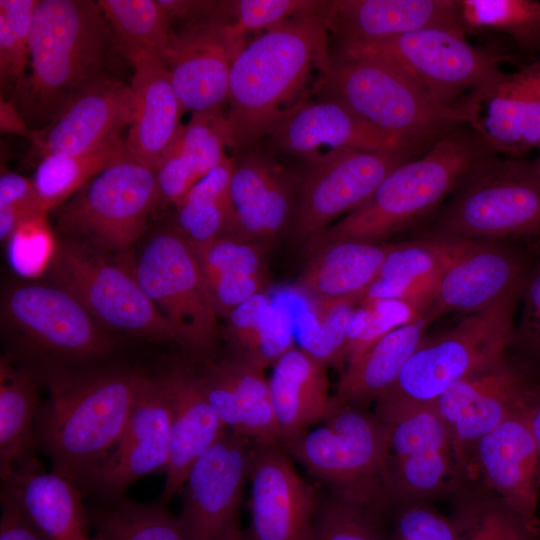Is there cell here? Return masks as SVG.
I'll list each match as a JSON object with an SVG mask.
<instances>
[{
	"instance_id": "6da1fadb",
	"label": "cell",
	"mask_w": 540,
	"mask_h": 540,
	"mask_svg": "<svg viewBox=\"0 0 540 540\" xmlns=\"http://www.w3.org/2000/svg\"><path fill=\"white\" fill-rule=\"evenodd\" d=\"M329 2L261 33L235 57L225 115L230 147L266 138L300 102L312 67L329 64Z\"/></svg>"
},
{
	"instance_id": "7a4b0ae2",
	"label": "cell",
	"mask_w": 540,
	"mask_h": 540,
	"mask_svg": "<svg viewBox=\"0 0 540 540\" xmlns=\"http://www.w3.org/2000/svg\"><path fill=\"white\" fill-rule=\"evenodd\" d=\"M40 375L50 397L37 417V443L53 471L81 483L121 437L143 374L46 367Z\"/></svg>"
},
{
	"instance_id": "3957f363",
	"label": "cell",
	"mask_w": 540,
	"mask_h": 540,
	"mask_svg": "<svg viewBox=\"0 0 540 540\" xmlns=\"http://www.w3.org/2000/svg\"><path fill=\"white\" fill-rule=\"evenodd\" d=\"M116 48L121 50L98 2L38 0L30 72L11 99L26 122L43 128L79 92L113 78L108 66Z\"/></svg>"
},
{
	"instance_id": "277c9868",
	"label": "cell",
	"mask_w": 540,
	"mask_h": 540,
	"mask_svg": "<svg viewBox=\"0 0 540 540\" xmlns=\"http://www.w3.org/2000/svg\"><path fill=\"white\" fill-rule=\"evenodd\" d=\"M492 155L471 126L453 129L392 170L366 201L310 240L309 250L343 240L382 243L434 210Z\"/></svg>"
},
{
	"instance_id": "5b68a950",
	"label": "cell",
	"mask_w": 540,
	"mask_h": 540,
	"mask_svg": "<svg viewBox=\"0 0 540 540\" xmlns=\"http://www.w3.org/2000/svg\"><path fill=\"white\" fill-rule=\"evenodd\" d=\"M322 99L337 101L375 128L423 150L472 116L466 106H445L401 66L372 55L330 54L321 71Z\"/></svg>"
},
{
	"instance_id": "8992f818",
	"label": "cell",
	"mask_w": 540,
	"mask_h": 540,
	"mask_svg": "<svg viewBox=\"0 0 540 540\" xmlns=\"http://www.w3.org/2000/svg\"><path fill=\"white\" fill-rule=\"evenodd\" d=\"M432 234L469 241L540 240L537 160L488 157L451 194Z\"/></svg>"
},
{
	"instance_id": "52a82bcc",
	"label": "cell",
	"mask_w": 540,
	"mask_h": 540,
	"mask_svg": "<svg viewBox=\"0 0 540 540\" xmlns=\"http://www.w3.org/2000/svg\"><path fill=\"white\" fill-rule=\"evenodd\" d=\"M374 413L388 431L384 486L392 510L471 489L447 425L433 403L380 399Z\"/></svg>"
},
{
	"instance_id": "ba28073f",
	"label": "cell",
	"mask_w": 540,
	"mask_h": 540,
	"mask_svg": "<svg viewBox=\"0 0 540 540\" xmlns=\"http://www.w3.org/2000/svg\"><path fill=\"white\" fill-rule=\"evenodd\" d=\"M519 296L513 291L446 332L425 335L381 399L433 403L456 383L499 365L507 357Z\"/></svg>"
},
{
	"instance_id": "9c48e42d",
	"label": "cell",
	"mask_w": 540,
	"mask_h": 540,
	"mask_svg": "<svg viewBox=\"0 0 540 540\" xmlns=\"http://www.w3.org/2000/svg\"><path fill=\"white\" fill-rule=\"evenodd\" d=\"M282 445L330 490L392 511L384 486L388 431L374 412L337 406L316 428Z\"/></svg>"
},
{
	"instance_id": "30bf717a",
	"label": "cell",
	"mask_w": 540,
	"mask_h": 540,
	"mask_svg": "<svg viewBox=\"0 0 540 540\" xmlns=\"http://www.w3.org/2000/svg\"><path fill=\"white\" fill-rule=\"evenodd\" d=\"M160 202L156 171L128 154L82 186L57 214L72 240L101 253H123L144 233Z\"/></svg>"
},
{
	"instance_id": "8fae6325",
	"label": "cell",
	"mask_w": 540,
	"mask_h": 540,
	"mask_svg": "<svg viewBox=\"0 0 540 540\" xmlns=\"http://www.w3.org/2000/svg\"><path fill=\"white\" fill-rule=\"evenodd\" d=\"M132 270L178 343L197 359H208L220 341L219 316L189 242L175 229L159 231L145 243Z\"/></svg>"
},
{
	"instance_id": "7c38bea8",
	"label": "cell",
	"mask_w": 540,
	"mask_h": 540,
	"mask_svg": "<svg viewBox=\"0 0 540 540\" xmlns=\"http://www.w3.org/2000/svg\"><path fill=\"white\" fill-rule=\"evenodd\" d=\"M104 328L156 341L177 337L138 283L133 270L78 242H57L47 268Z\"/></svg>"
},
{
	"instance_id": "4fadbf2b",
	"label": "cell",
	"mask_w": 540,
	"mask_h": 540,
	"mask_svg": "<svg viewBox=\"0 0 540 540\" xmlns=\"http://www.w3.org/2000/svg\"><path fill=\"white\" fill-rule=\"evenodd\" d=\"M334 51L377 56L413 75L445 106H462L475 91L498 78L510 56L497 47L474 46L466 33L427 28L356 46H335Z\"/></svg>"
},
{
	"instance_id": "5bb4252c",
	"label": "cell",
	"mask_w": 540,
	"mask_h": 540,
	"mask_svg": "<svg viewBox=\"0 0 540 540\" xmlns=\"http://www.w3.org/2000/svg\"><path fill=\"white\" fill-rule=\"evenodd\" d=\"M3 317L27 345L50 359L48 367L99 359L114 347L105 328L71 293L55 284L12 288L3 302Z\"/></svg>"
},
{
	"instance_id": "9a60e30c",
	"label": "cell",
	"mask_w": 540,
	"mask_h": 540,
	"mask_svg": "<svg viewBox=\"0 0 540 540\" xmlns=\"http://www.w3.org/2000/svg\"><path fill=\"white\" fill-rule=\"evenodd\" d=\"M421 154L408 149L343 148L308 162L293 217V238L308 243L338 216L366 201L392 170Z\"/></svg>"
},
{
	"instance_id": "2e32d148",
	"label": "cell",
	"mask_w": 540,
	"mask_h": 540,
	"mask_svg": "<svg viewBox=\"0 0 540 540\" xmlns=\"http://www.w3.org/2000/svg\"><path fill=\"white\" fill-rule=\"evenodd\" d=\"M225 10V1L202 16L171 31L164 65L183 107L194 113L220 112L227 102L230 70L245 47Z\"/></svg>"
},
{
	"instance_id": "e0dca14e",
	"label": "cell",
	"mask_w": 540,
	"mask_h": 540,
	"mask_svg": "<svg viewBox=\"0 0 540 540\" xmlns=\"http://www.w3.org/2000/svg\"><path fill=\"white\" fill-rule=\"evenodd\" d=\"M253 440L228 431L190 468L177 517L186 540H241L239 508Z\"/></svg>"
},
{
	"instance_id": "ac0fdd59",
	"label": "cell",
	"mask_w": 540,
	"mask_h": 540,
	"mask_svg": "<svg viewBox=\"0 0 540 540\" xmlns=\"http://www.w3.org/2000/svg\"><path fill=\"white\" fill-rule=\"evenodd\" d=\"M539 383L507 354L496 367L456 383L433 402L470 482L476 480L479 440L526 406Z\"/></svg>"
},
{
	"instance_id": "d6986e66",
	"label": "cell",
	"mask_w": 540,
	"mask_h": 540,
	"mask_svg": "<svg viewBox=\"0 0 540 540\" xmlns=\"http://www.w3.org/2000/svg\"><path fill=\"white\" fill-rule=\"evenodd\" d=\"M246 540H315L321 500L280 442L253 441Z\"/></svg>"
},
{
	"instance_id": "ffe728a7",
	"label": "cell",
	"mask_w": 540,
	"mask_h": 540,
	"mask_svg": "<svg viewBox=\"0 0 540 540\" xmlns=\"http://www.w3.org/2000/svg\"><path fill=\"white\" fill-rule=\"evenodd\" d=\"M171 424V401L160 376L143 375L121 437L80 484L110 499L121 496L140 477L165 470Z\"/></svg>"
},
{
	"instance_id": "44dd1931",
	"label": "cell",
	"mask_w": 540,
	"mask_h": 540,
	"mask_svg": "<svg viewBox=\"0 0 540 540\" xmlns=\"http://www.w3.org/2000/svg\"><path fill=\"white\" fill-rule=\"evenodd\" d=\"M531 257L501 241H472L438 279L420 316L472 314L520 290Z\"/></svg>"
},
{
	"instance_id": "7402d4cb",
	"label": "cell",
	"mask_w": 540,
	"mask_h": 540,
	"mask_svg": "<svg viewBox=\"0 0 540 540\" xmlns=\"http://www.w3.org/2000/svg\"><path fill=\"white\" fill-rule=\"evenodd\" d=\"M530 402L479 440L473 460L476 480L540 534V459L530 424Z\"/></svg>"
},
{
	"instance_id": "603a6c76",
	"label": "cell",
	"mask_w": 540,
	"mask_h": 540,
	"mask_svg": "<svg viewBox=\"0 0 540 540\" xmlns=\"http://www.w3.org/2000/svg\"><path fill=\"white\" fill-rule=\"evenodd\" d=\"M134 114L130 84L100 80L73 97L43 128L33 130L32 152L46 155L86 154L122 138Z\"/></svg>"
},
{
	"instance_id": "cb8c5ba5",
	"label": "cell",
	"mask_w": 540,
	"mask_h": 540,
	"mask_svg": "<svg viewBox=\"0 0 540 540\" xmlns=\"http://www.w3.org/2000/svg\"><path fill=\"white\" fill-rule=\"evenodd\" d=\"M471 127L496 153L525 158L540 148V58L498 78L465 101Z\"/></svg>"
},
{
	"instance_id": "d4e9b609",
	"label": "cell",
	"mask_w": 540,
	"mask_h": 540,
	"mask_svg": "<svg viewBox=\"0 0 540 540\" xmlns=\"http://www.w3.org/2000/svg\"><path fill=\"white\" fill-rule=\"evenodd\" d=\"M266 139L275 151L307 163L343 148L426 151L375 128L343 104L322 98L316 102L300 101Z\"/></svg>"
},
{
	"instance_id": "484cf974",
	"label": "cell",
	"mask_w": 540,
	"mask_h": 540,
	"mask_svg": "<svg viewBox=\"0 0 540 540\" xmlns=\"http://www.w3.org/2000/svg\"><path fill=\"white\" fill-rule=\"evenodd\" d=\"M329 33L336 46L369 44L427 28L464 32L458 0L330 1Z\"/></svg>"
},
{
	"instance_id": "4316f807",
	"label": "cell",
	"mask_w": 540,
	"mask_h": 540,
	"mask_svg": "<svg viewBox=\"0 0 540 540\" xmlns=\"http://www.w3.org/2000/svg\"><path fill=\"white\" fill-rule=\"evenodd\" d=\"M201 387L228 431L253 441L280 442L264 369L229 354L194 364Z\"/></svg>"
},
{
	"instance_id": "83f0119b",
	"label": "cell",
	"mask_w": 540,
	"mask_h": 540,
	"mask_svg": "<svg viewBox=\"0 0 540 540\" xmlns=\"http://www.w3.org/2000/svg\"><path fill=\"white\" fill-rule=\"evenodd\" d=\"M170 397L172 424L162 503L180 492L195 461L228 429L207 399L194 364L176 362L159 375Z\"/></svg>"
},
{
	"instance_id": "f1b7e54d",
	"label": "cell",
	"mask_w": 540,
	"mask_h": 540,
	"mask_svg": "<svg viewBox=\"0 0 540 540\" xmlns=\"http://www.w3.org/2000/svg\"><path fill=\"white\" fill-rule=\"evenodd\" d=\"M132 67V122L124 138L130 157L156 171L181 126L183 107L166 66L145 52L127 58Z\"/></svg>"
},
{
	"instance_id": "f546056e",
	"label": "cell",
	"mask_w": 540,
	"mask_h": 540,
	"mask_svg": "<svg viewBox=\"0 0 540 540\" xmlns=\"http://www.w3.org/2000/svg\"><path fill=\"white\" fill-rule=\"evenodd\" d=\"M230 197L234 209L230 236L249 242L263 245L275 238L292 214L291 181L261 154H250L235 163Z\"/></svg>"
},
{
	"instance_id": "4dcf8cb0",
	"label": "cell",
	"mask_w": 540,
	"mask_h": 540,
	"mask_svg": "<svg viewBox=\"0 0 540 540\" xmlns=\"http://www.w3.org/2000/svg\"><path fill=\"white\" fill-rule=\"evenodd\" d=\"M42 540H88L89 516L77 483L45 472L38 461L18 469L2 485Z\"/></svg>"
},
{
	"instance_id": "1f68e13d",
	"label": "cell",
	"mask_w": 540,
	"mask_h": 540,
	"mask_svg": "<svg viewBox=\"0 0 540 540\" xmlns=\"http://www.w3.org/2000/svg\"><path fill=\"white\" fill-rule=\"evenodd\" d=\"M268 379L280 443L285 444L336 409L329 395L326 365L301 347L294 346L273 365Z\"/></svg>"
},
{
	"instance_id": "d6a6232c",
	"label": "cell",
	"mask_w": 540,
	"mask_h": 540,
	"mask_svg": "<svg viewBox=\"0 0 540 540\" xmlns=\"http://www.w3.org/2000/svg\"><path fill=\"white\" fill-rule=\"evenodd\" d=\"M471 242L431 234L394 244L360 303L401 300L415 305L420 315L442 273Z\"/></svg>"
},
{
	"instance_id": "836d02e7",
	"label": "cell",
	"mask_w": 540,
	"mask_h": 540,
	"mask_svg": "<svg viewBox=\"0 0 540 540\" xmlns=\"http://www.w3.org/2000/svg\"><path fill=\"white\" fill-rule=\"evenodd\" d=\"M225 115L194 113L181 126L156 169L160 201L177 205L189 190L227 157Z\"/></svg>"
},
{
	"instance_id": "e575fe53",
	"label": "cell",
	"mask_w": 540,
	"mask_h": 540,
	"mask_svg": "<svg viewBox=\"0 0 540 540\" xmlns=\"http://www.w3.org/2000/svg\"><path fill=\"white\" fill-rule=\"evenodd\" d=\"M428 326L419 316L387 333L361 356L346 364L333 395L336 406L364 408L386 395L425 337Z\"/></svg>"
},
{
	"instance_id": "d590c367",
	"label": "cell",
	"mask_w": 540,
	"mask_h": 540,
	"mask_svg": "<svg viewBox=\"0 0 540 540\" xmlns=\"http://www.w3.org/2000/svg\"><path fill=\"white\" fill-rule=\"evenodd\" d=\"M393 246L353 240L329 243L312 252L298 286L315 301L346 297L361 300Z\"/></svg>"
},
{
	"instance_id": "8d00e7d4",
	"label": "cell",
	"mask_w": 540,
	"mask_h": 540,
	"mask_svg": "<svg viewBox=\"0 0 540 540\" xmlns=\"http://www.w3.org/2000/svg\"><path fill=\"white\" fill-rule=\"evenodd\" d=\"M36 378L26 368L0 362V477L5 483L18 469L36 461L39 414Z\"/></svg>"
},
{
	"instance_id": "74e56055",
	"label": "cell",
	"mask_w": 540,
	"mask_h": 540,
	"mask_svg": "<svg viewBox=\"0 0 540 540\" xmlns=\"http://www.w3.org/2000/svg\"><path fill=\"white\" fill-rule=\"evenodd\" d=\"M235 162L226 157L175 205L176 228L190 244L232 233L234 209L230 183Z\"/></svg>"
},
{
	"instance_id": "f35d334b",
	"label": "cell",
	"mask_w": 540,
	"mask_h": 540,
	"mask_svg": "<svg viewBox=\"0 0 540 540\" xmlns=\"http://www.w3.org/2000/svg\"><path fill=\"white\" fill-rule=\"evenodd\" d=\"M127 154L125 141L120 138L86 154L42 157L32 179L41 209L47 213L58 207L95 175Z\"/></svg>"
},
{
	"instance_id": "ab89813d",
	"label": "cell",
	"mask_w": 540,
	"mask_h": 540,
	"mask_svg": "<svg viewBox=\"0 0 540 540\" xmlns=\"http://www.w3.org/2000/svg\"><path fill=\"white\" fill-rule=\"evenodd\" d=\"M122 52H145L163 64L171 47L172 26L154 0H99Z\"/></svg>"
},
{
	"instance_id": "60d3db41",
	"label": "cell",
	"mask_w": 540,
	"mask_h": 540,
	"mask_svg": "<svg viewBox=\"0 0 540 540\" xmlns=\"http://www.w3.org/2000/svg\"><path fill=\"white\" fill-rule=\"evenodd\" d=\"M458 4L466 34L502 33L521 52H540V1L458 0Z\"/></svg>"
},
{
	"instance_id": "b9f144b4",
	"label": "cell",
	"mask_w": 540,
	"mask_h": 540,
	"mask_svg": "<svg viewBox=\"0 0 540 540\" xmlns=\"http://www.w3.org/2000/svg\"><path fill=\"white\" fill-rule=\"evenodd\" d=\"M104 500L91 515L103 540H186L178 518L162 504H140L122 496Z\"/></svg>"
},
{
	"instance_id": "7bdbcfd3",
	"label": "cell",
	"mask_w": 540,
	"mask_h": 540,
	"mask_svg": "<svg viewBox=\"0 0 540 540\" xmlns=\"http://www.w3.org/2000/svg\"><path fill=\"white\" fill-rule=\"evenodd\" d=\"M455 500L451 518L460 540H540V534L484 487L471 488Z\"/></svg>"
},
{
	"instance_id": "ee69618b",
	"label": "cell",
	"mask_w": 540,
	"mask_h": 540,
	"mask_svg": "<svg viewBox=\"0 0 540 540\" xmlns=\"http://www.w3.org/2000/svg\"><path fill=\"white\" fill-rule=\"evenodd\" d=\"M388 513L345 493L330 490L321 500L315 540H389Z\"/></svg>"
},
{
	"instance_id": "f6af8a7d",
	"label": "cell",
	"mask_w": 540,
	"mask_h": 540,
	"mask_svg": "<svg viewBox=\"0 0 540 540\" xmlns=\"http://www.w3.org/2000/svg\"><path fill=\"white\" fill-rule=\"evenodd\" d=\"M38 0H0V82L12 95L25 81ZM11 95V96H12Z\"/></svg>"
},
{
	"instance_id": "bcb514c9",
	"label": "cell",
	"mask_w": 540,
	"mask_h": 540,
	"mask_svg": "<svg viewBox=\"0 0 540 540\" xmlns=\"http://www.w3.org/2000/svg\"><path fill=\"white\" fill-rule=\"evenodd\" d=\"M519 302L521 312L507 354L540 382V252L531 257Z\"/></svg>"
},
{
	"instance_id": "7dc6e473",
	"label": "cell",
	"mask_w": 540,
	"mask_h": 540,
	"mask_svg": "<svg viewBox=\"0 0 540 540\" xmlns=\"http://www.w3.org/2000/svg\"><path fill=\"white\" fill-rule=\"evenodd\" d=\"M190 245L206 281L230 274H265V249L262 244L224 235Z\"/></svg>"
},
{
	"instance_id": "c3c4849f",
	"label": "cell",
	"mask_w": 540,
	"mask_h": 540,
	"mask_svg": "<svg viewBox=\"0 0 540 540\" xmlns=\"http://www.w3.org/2000/svg\"><path fill=\"white\" fill-rule=\"evenodd\" d=\"M316 302L318 326L301 347L326 366H342L348 323L360 298L346 297Z\"/></svg>"
},
{
	"instance_id": "681fc988",
	"label": "cell",
	"mask_w": 540,
	"mask_h": 540,
	"mask_svg": "<svg viewBox=\"0 0 540 540\" xmlns=\"http://www.w3.org/2000/svg\"><path fill=\"white\" fill-rule=\"evenodd\" d=\"M327 1L315 0H238L225 1L226 13L236 30L245 37L260 34L296 16L317 11Z\"/></svg>"
},
{
	"instance_id": "f907efd6",
	"label": "cell",
	"mask_w": 540,
	"mask_h": 540,
	"mask_svg": "<svg viewBox=\"0 0 540 540\" xmlns=\"http://www.w3.org/2000/svg\"><path fill=\"white\" fill-rule=\"evenodd\" d=\"M11 266L20 275L34 277L46 270L56 244L46 214L23 220L8 240Z\"/></svg>"
},
{
	"instance_id": "816d5d0a",
	"label": "cell",
	"mask_w": 540,
	"mask_h": 540,
	"mask_svg": "<svg viewBox=\"0 0 540 540\" xmlns=\"http://www.w3.org/2000/svg\"><path fill=\"white\" fill-rule=\"evenodd\" d=\"M271 306L270 297L264 291L238 305L225 317L224 334L231 355L259 366L257 354Z\"/></svg>"
},
{
	"instance_id": "f5cc1de1",
	"label": "cell",
	"mask_w": 540,
	"mask_h": 540,
	"mask_svg": "<svg viewBox=\"0 0 540 540\" xmlns=\"http://www.w3.org/2000/svg\"><path fill=\"white\" fill-rule=\"evenodd\" d=\"M389 540H460L452 518H447L426 501L395 507Z\"/></svg>"
},
{
	"instance_id": "db71d44e",
	"label": "cell",
	"mask_w": 540,
	"mask_h": 540,
	"mask_svg": "<svg viewBox=\"0 0 540 540\" xmlns=\"http://www.w3.org/2000/svg\"><path fill=\"white\" fill-rule=\"evenodd\" d=\"M40 213L45 212L40 207L32 179L2 167L0 176L1 242H8L23 220Z\"/></svg>"
},
{
	"instance_id": "11a10c76",
	"label": "cell",
	"mask_w": 540,
	"mask_h": 540,
	"mask_svg": "<svg viewBox=\"0 0 540 540\" xmlns=\"http://www.w3.org/2000/svg\"><path fill=\"white\" fill-rule=\"evenodd\" d=\"M361 303L370 305L372 317L365 332L350 353L346 364L361 356L387 333L412 322L420 316L418 308L406 301L381 299Z\"/></svg>"
},
{
	"instance_id": "9f6ffc18",
	"label": "cell",
	"mask_w": 540,
	"mask_h": 540,
	"mask_svg": "<svg viewBox=\"0 0 540 540\" xmlns=\"http://www.w3.org/2000/svg\"><path fill=\"white\" fill-rule=\"evenodd\" d=\"M211 300L218 316L226 317L235 307L267 285L266 274H230L207 281Z\"/></svg>"
},
{
	"instance_id": "6f0895ef",
	"label": "cell",
	"mask_w": 540,
	"mask_h": 540,
	"mask_svg": "<svg viewBox=\"0 0 540 540\" xmlns=\"http://www.w3.org/2000/svg\"><path fill=\"white\" fill-rule=\"evenodd\" d=\"M294 346V336L287 311L271 306L259 345L257 364L265 369Z\"/></svg>"
},
{
	"instance_id": "680465c9",
	"label": "cell",
	"mask_w": 540,
	"mask_h": 540,
	"mask_svg": "<svg viewBox=\"0 0 540 540\" xmlns=\"http://www.w3.org/2000/svg\"><path fill=\"white\" fill-rule=\"evenodd\" d=\"M0 540H42L15 502L2 491Z\"/></svg>"
},
{
	"instance_id": "91938a15",
	"label": "cell",
	"mask_w": 540,
	"mask_h": 540,
	"mask_svg": "<svg viewBox=\"0 0 540 540\" xmlns=\"http://www.w3.org/2000/svg\"><path fill=\"white\" fill-rule=\"evenodd\" d=\"M0 129L2 133H10L31 138L33 130L29 128L25 118L13 99L0 101Z\"/></svg>"
},
{
	"instance_id": "94428289",
	"label": "cell",
	"mask_w": 540,
	"mask_h": 540,
	"mask_svg": "<svg viewBox=\"0 0 540 540\" xmlns=\"http://www.w3.org/2000/svg\"><path fill=\"white\" fill-rule=\"evenodd\" d=\"M529 417L540 459V383L538 384L530 402Z\"/></svg>"
},
{
	"instance_id": "6125c7cd",
	"label": "cell",
	"mask_w": 540,
	"mask_h": 540,
	"mask_svg": "<svg viewBox=\"0 0 540 540\" xmlns=\"http://www.w3.org/2000/svg\"><path fill=\"white\" fill-rule=\"evenodd\" d=\"M88 540H103V539L100 538L98 535H96L95 537L89 538Z\"/></svg>"
},
{
	"instance_id": "be15d7a7",
	"label": "cell",
	"mask_w": 540,
	"mask_h": 540,
	"mask_svg": "<svg viewBox=\"0 0 540 540\" xmlns=\"http://www.w3.org/2000/svg\"><path fill=\"white\" fill-rule=\"evenodd\" d=\"M537 160V165H538V169H539V172H540V157L536 159Z\"/></svg>"
},
{
	"instance_id": "e7e4bbea",
	"label": "cell",
	"mask_w": 540,
	"mask_h": 540,
	"mask_svg": "<svg viewBox=\"0 0 540 540\" xmlns=\"http://www.w3.org/2000/svg\"><path fill=\"white\" fill-rule=\"evenodd\" d=\"M241 540H246V536H245L243 539H241Z\"/></svg>"
}]
</instances>
